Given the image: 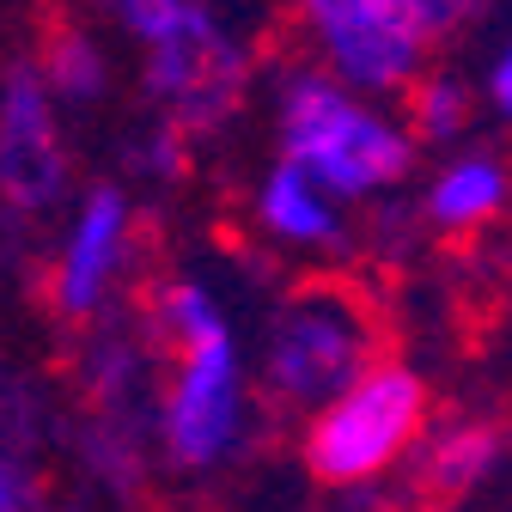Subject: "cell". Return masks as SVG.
Listing matches in <instances>:
<instances>
[{
  "mask_svg": "<svg viewBox=\"0 0 512 512\" xmlns=\"http://www.w3.org/2000/svg\"><path fill=\"white\" fill-rule=\"evenodd\" d=\"M31 68L61 116H86V110L110 104V92H116V49L98 25H55L43 37V49L31 55Z\"/></svg>",
  "mask_w": 512,
  "mask_h": 512,
  "instance_id": "cell-13",
  "label": "cell"
},
{
  "mask_svg": "<svg viewBox=\"0 0 512 512\" xmlns=\"http://www.w3.org/2000/svg\"><path fill=\"white\" fill-rule=\"evenodd\" d=\"M244 214H250L256 244L275 250L281 263L330 269V263H348V256L360 250V214L342 208L336 196H324L311 177H299L281 159H269L263 171L250 177Z\"/></svg>",
  "mask_w": 512,
  "mask_h": 512,
  "instance_id": "cell-9",
  "label": "cell"
},
{
  "mask_svg": "<svg viewBox=\"0 0 512 512\" xmlns=\"http://www.w3.org/2000/svg\"><path fill=\"white\" fill-rule=\"evenodd\" d=\"M128 189H171V183H183V171H189V141L177 135V128H165V122H147V128H135L128 135Z\"/></svg>",
  "mask_w": 512,
  "mask_h": 512,
  "instance_id": "cell-16",
  "label": "cell"
},
{
  "mask_svg": "<svg viewBox=\"0 0 512 512\" xmlns=\"http://www.w3.org/2000/svg\"><path fill=\"white\" fill-rule=\"evenodd\" d=\"M397 116H403V128L415 135V147H421V153H427V147H433V153H445V147L476 141V128H482V104H476V86H470V74H464V61L433 55L427 68L403 86Z\"/></svg>",
  "mask_w": 512,
  "mask_h": 512,
  "instance_id": "cell-14",
  "label": "cell"
},
{
  "mask_svg": "<svg viewBox=\"0 0 512 512\" xmlns=\"http://www.w3.org/2000/svg\"><path fill=\"white\" fill-rule=\"evenodd\" d=\"M256 92H263L275 159L311 177L324 196H336L354 214L409 196V183L421 171V147L391 98H366L299 55L269 68L256 80Z\"/></svg>",
  "mask_w": 512,
  "mask_h": 512,
  "instance_id": "cell-2",
  "label": "cell"
},
{
  "mask_svg": "<svg viewBox=\"0 0 512 512\" xmlns=\"http://www.w3.org/2000/svg\"><path fill=\"white\" fill-rule=\"evenodd\" d=\"M153 378H159V342L147 336L141 317L116 311L86 330V342H80L86 421H147Z\"/></svg>",
  "mask_w": 512,
  "mask_h": 512,
  "instance_id": "cell-11",
  "label": "cell"
},
{
  "mask_svg": "<svg viewBox=\"0 0 512 512\" xmlns=\"http://www.w3.org/2000/svg\"><path fill=\"white\" fill-rule=\"evenodd\" d=\"M98 7L135 49H153L165 37H183V31H196V25L226 13L220 0H98Z\"/></svg>",
  "mask_w": 512,
  "mask_h": 512,
  "instance_id": "cell-15",
  "label": "cell"
},
{
  "mask_svg": "<svg viewBox=\"0 0 512 512\" xmlns=\"http://www.w3.org/2000/svg\"><path fill=\"white\" fill-rule=\"evenodd\" d=\"M409 189H415L409 214L427 238H482L506 214L512 171H506V153L494 147V135H482V141L433 153V165L415 171Z\"/></svg>",
  "mask_w": 512,
  "mask_h": 512,
  "instance_id": "cell-10",
  "label": "cell"
},
{
  "mask_svg": "<svg viewBox=\"0 0 512 512\" xmlns=\"http://www.w3.org/2000/svg\"><path fill=\"white\" fill-rule=\"evenodd\" d=\"M0 512H43V470L31 458V439L0 433Z\"/></svg>",
  "mask_w": 512,
  "mask_h": 512,
  "instance_id": "cell-18",
  "label": "cell"
},
{
  "mask_svg": "<svg viewBox=\"0 0 512 512\" xmlns=\"http://www.w3.org/2000/svg\"><path fill=\"white\" fill-rule=\"evenodd\" d=\"M141 324L159 342L153 378V458L183 482H214L250 458L263 403L250 378V342L238 311L208 269H171L153 281Z\"/></svg>",
  "mask_w": 512,
  "mask_h": 512,
  "instance_id": "cell-1",
  "label": "cell"
},
{
  "mask_svg": "<svg viewBox=\"0 0 512 512\" xmlns=\"http://www.w3.org/2000/svg\"><path fill=\"white\" fill-rule=\"evenodd\" d=\"M415 7H421L427 31H433L439 43H452V37H470V31H482V25H494L506 0H415Z\"/></svg>",
  "mask_w": 512,
  "mask_h": 512,
  "instance_id": "cell-19",
  "label": "cell"
},
{
  "mask_svg": "<svg viewBox=\"0 0 512 512\" xmlns=\"http://www.w3.org/2000/svg\"><path fill=\"white\" fill-rule=\"evenodd\" d=\"M464 74H470V86H476L482 116H488V122H506V110H512V43H506L500 19H494L488 37L476 43V61H470Z\"/></svg>",
  "mask_w": 512,
  "mask_h": 512,
  "instance_id": "cell-17",
  "label": "cell"
},
{
  "mask_svg": "<svg viewBox=\"0 0 512 512\" xmlns=\"http://www.w3.org/2000/svg\"><path fill=\"white\" fill-rule=\"evenodd\" d=\"M135 80H141V98L153 104V122L177 128V135L196 147V141H220L226 128L244 116L256 80V43L220 13L183 37H165L153 49H135Z\"/></svg>",
  "mask_w": 512,
  "mask_h": 512,
  "instance_id": "cell-7",
  "label": "cell"
},
{
  "mask_svg": "<svg viewBox=\"0 0 512 512\" xmlns=\"http://www.w3.org/2000/svg\"><path fill=\"white\" fill-rule=\"evenodd\" d=\"M500 464H506V433L500 421H482V415H433L421 452H415L421 482L452 500L500 482Z\"/></svg>",
  "mask_w": 512,
  "mask_h": 512,
  "instance_id": "cell-12",
  "label": "cell"
},
{
  "mask_svg": "<svg viewBox=\"0 0 512 512\" xmlns=\"http://www.w3.org/2000/svg\"><path fill=\"white\" fill-rule=\"evenodd\" d=\"M427 427H433L427 372L415 360L378 354L354 384H342L330 403H317L299 421V458L324 488L360 494V488H378L384 476L409 470Z\"/></svg>",
  "mask_w": 512,
  "mask_h": 512,
  "instance_id": "cell-4",
  "label": "cell"
},
{
  "mask_svg": "<svg viewBox=\"0 0 512 512\" xmlns=\"http://www.w3.org/2000/svg\"><path fill=\"white\" fill-rule=\"evenodd\" d=\"M299 31V61L366 98H403V86L439 55L415 0H287Z\"/></svg>",
  "mask_w": 512,
  "mask_h": 512,
  "instance_id": "cell-6",
  "label": "cell"
},
{
  "mask_svg": "<svg viewBox=\"0 0 512 512\" xmlns=\"http://www.w3.org/2000/svg\"><path fill=\"white\" fill-rule=\"evenodd\" d=\"M0 391H7V342H0Z\"/></svg>",
  "mask_w": 512,
  "mask_h": 512,
  "instance_id": "cell-20",
  "label": "cell"
},
{
  "mask_svg": "<svg viewBox=\"0 0 512 512\" xmlns=\"http://www.w3.org/2000/svg\"><path fill=\"white\" fill-rule=\"evenodd\" d=\"M141 250H147V214L135 189L122 177L80 183L68 208L55 214V238H49V263H43L49 311L74 330L116 317L128 287H135Z\"/></svg>",
  "mask_w": 512,
  "mask_h": 512,
  "instance_id": "cell-5",
  "label": "cell"
},
{
  "mask_svg": "<svg viewBox=\"0 0 512 512\" xmlns=\"http://www.w3.org/2000/svg\"><path fill=\"white\" fill-rule=\"evenodd\" d=\"M74 141L68 116L43 92L31 55L0 61V226L37 232L74 196Z\"/></svg>",
  "mask_w": 512,
  "mask_h": 512,
  "instance_id": "cell-8",
  "label": "cell"
},
{
  "mask_svg": "<svg viewBox=\"0 0 512 512\" xmlns=\"http://www.w3.org/2000/svg\"><path fill=\"white\" fill-rule=\"evenodd\" d=\"M378 354H384L378 305L354 281L311 275V281L287 287L269 305L263 330H256V348H250L256 403L305 421L342 384H354Z\"/></svg>",
  "mask_w": 512,
  "mask_h": 512,
  "instance_id": "cell-3",
  "label": "cell"
}]
</instances>
